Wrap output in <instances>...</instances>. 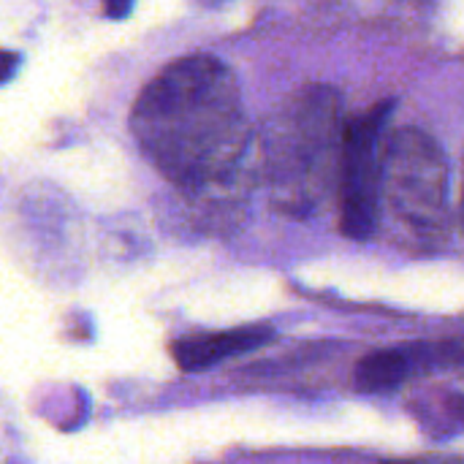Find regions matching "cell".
<instances>
[{
    "instance_id": "cell-7",
    "label": "cell",
    "mask_w": 464,
    "mask_h": 464,
    "mask_svg": "<svg viewBox=\"0 0 464 464\" xmlns=\"http://www.w3.org/2000/svg\"><path fill=\"white\" fill-rule=\"evenodd\" d=\"M438 353V370H454L464 372V337H449L435 343Z\"/></svg>"
},
{
    "instance_id": "cell-8",
    "label": "cell",
    "mask_w": 464,
    "mask_h": 464,
    "mask_svg": "<svg viewBox=\"0 0 464 464\" xmlns=\"http://www.w3.org/2000/svg\"><path fill=\"white\" fill-rule=\"evenodd\" d=\"M383 464H464V459L446 457V454H424V457H408V459H386Z\"/></svg>"
},
{
    "instance_id": "cell-6",
    "label": "cell",
    "mask_w": 464,
    "mask_h": 464,
    "mask_svg": "<svg viewBox=\"0 0 464 464\" xmlns=\"http://www.w3.org/2000/svg\"><path fill=\"white\" fill-rule=\"evenodd\" d=\"M272 340H275L272 324H247V326H237V329L182 337L171 345V356L182 372H207L231 356L261 351Z\"/></svg>"
},
{
    "instance_id": "cell-2",
    "label": "cell",
    "mask_w": 464,
    "mask_h": 464,
    "mask_svg": "<svg viewBox=\"0 0 464 464\" xmlns=\"http://www.w3.org/2000/svg\"><path fill=\"white\" fill-rule=\"evenodd\" d=\"M343 133L340 95L329 84H310L280 109L266 144L277 207L304 215L321 201L329 179L337 182Z\"/></svg>"
},
{
    "instance_id": "cell-11",
    "label": "cell",
    "mask_w": 464,
    "mask_h": 464,
    "mask_svg": "<svg viewBox=\"0 0 464 464\" xmlns=\"http://www.w3.org/2000/svg\"><path fill=\"white\" fill-rule=\"evenodd\" d=\"M459 218H462V228H464V182H462V207H459Z\"/></svg>"
},
{
    "instance_id": "cell-9",
    "label": "cell",
    "mask_w": 464,
    "mask_h": 464,
    "mask_svg": "<svg viewBox=\"0 0 464 464\" xmlns=\"http://www.w3.org/2000/svg\"><path fill=\"white\" fill-rule=\"evenodd\" d=\"M19 57L14 52H0V84H5L16 73Z\"/></svg>"
},
{
    "instance_id": "cell-10",
    "label": "cell",
    "mask_w": 464,
    "mask_h": 464,
    "mask_svg": "<svg viewBox=\"0 0 464 464\" xmlns=\"http://www.w3.org/2000/svg\"><path fill=\"white\" fill-rule=\"evenodd\" d=\"M133 0H103V11L109 14V19H122L125 14H130Z\"/></svg>"
},
{
    "instance_id": "cell-1",
    "label": "cell",
    "mask_w": 464,
    "mask_h": 464,
    "mask_svg": "<svg viewBox=\"0 0 464 464\" xmlns=\"http://www.w3.org/2000/svg\"><path fill=\"white\" fill-rule=\"evenodd\" d=\"M130 130L147 160L185 193L226 185L250 144L237 76L212 54L179 57L147 82Z\"/></svg>"
},
{
    "instance_id": "cell-3",
    "label": "cell",
    "mask_w": 464,
    "mask_h": 464,
    "mask_svg": "<svg viewBox=\"0 0 464 464\" xmlns=\"http://www.w3.org/2000/svg\"><path fill=\"white\" fill-rule=\"evenodd\" d=\"M383 204L421 247H440L451 231L449 160L421 128H397L386 139Z\"/></svg>"
},
{
    "instance_id": "cell-5",
    "label": "cell",
    "mask_w": 464,
    "mask_h": 464,
    "mask_svg": "<svg viewBox=\"0 0 464 464\" xmlns=\"http://www.w3.org/2000/svg\"><path fill=\"white\" fill-rule=\"evenodd\" d=\"M430 372H438L435 343H400L362 356L353 370V389L362 394H386Z\"/></svg>"
},
{
    "instance_id": "cell-4",
    "label": "cell",
    "mask_w": 464,
    "mask_h": 464,
    "mask_svg": "<svg viewBox=\"0 0 464 464\" xmlns=\"http://www.w3.org/2000/svg\"><path fill=\"white\" fill-rule=\"evenodd\" d=\"M392 101L375 103L345 125L337 163V215L348 239H370L383 207V158Z\"/></svg>"
}]
</instances>
